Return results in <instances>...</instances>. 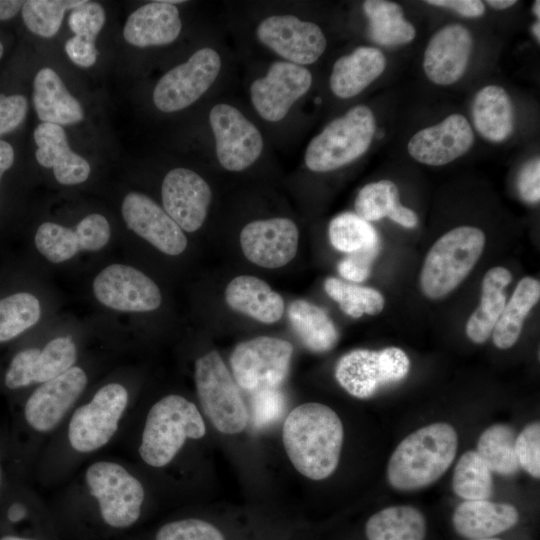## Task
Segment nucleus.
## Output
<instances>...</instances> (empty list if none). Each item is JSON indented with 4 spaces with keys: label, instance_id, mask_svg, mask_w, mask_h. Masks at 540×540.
<instances>
[{
    "label": "nucleus",
    "instance_id": "39448f33",
    "mask_svg": "<svg viewBox=\"0 0 540 540\" xmlns=\"http://www.w3.org/2000/svg\"><path fill=\"white\" fill-rule=\"evenodd\" d=\"M206 434L197 406L184 396L169 394L148 410L140 433L137 454L153 469H163L178 456L188 440Z\"/></svg>",
    "mask_w": 540,
    "mask_h": 540
},
{
    "label": "nucleus",
    "instance_id": "8fccbe9b",
    "mask_svg": "<svg viewBox=\"0 0 540 540\" xmlns=\"http://www.w3.org/2000/svg\"><path fill=\"white\" fill-rule=\"evenodd\" d=\"M517 189L520 197L529 203H536L540 199V159L532 158L525 163L517 178Z\"/></svg>",
    "mask_w": 540,
    "mask_h": 540
},
{
    "label": "nucleus",
    "instance_id": "0e129e2a",
    "mask_svg": "<svg viewBox=\"0 0 540 540\" xmlns=\"http://www.w3.org/2000/svg\"><path fill=\"white\" fill-rule=\"evenodd\" d=\"M477 540H501V539L492 537V538L477 539Z\"/></svg>",
    "mask_w": 540,
    "mask_h": 540
},
{
    "label": "nucleus",
    "instance_id": "e433bc0d",
    "mask_svg": "<svg viewBox=\"0 0 540 540\" xmlns=\"http://www.w3.org/2000/svg\"><path fill=\"white\" fill-rule=\"evenodd\" d=\"M42 316L38 297L16 292L0 299V343L11 341L36 325Z\"/></svg>",
    "mask_w": 540,
    "mask_h": 540
},
{
    "label": "nucleus",
    "instance_id": "680f3d73",
    "mask_svg": "<svg viewBox=\"0 0 540 540\" xmlns=\"http://www.w3.org/2000/svg\"><path fill=\"white\" fill-rule=\"evenodd\" d=\"M2 481H3V473H2V467H1V464H0V490H1V487H2Z\"/></svg>",
    "mask_w": 540,
    "mask_h": 540
},
{
    "label": "nucleus",
    "instance_id": "4c0bfd02",
    "mask_svg": "<svg viewBox=\"0 0 540 540\" xmlns=\"http://www.w3.org/2000/svg\"><path fill=\"white\" fill-rule=\"evenodd\" d=\"M328 235L332 246L347 254L380 247L376 229L370 222L351 212L333 218L328 227Z\"/></svg>",
    "mask_w": 540,
    "mask_h": 540
},
{
    "label": "nucleus",
    "instance_id": "6e6d98bb",
    "mask_svg": "<svg viewBox=\"0 0 540 540\" xmlns=\"http://www.w3.org/2000/svg\"><path fill=\"white\" fill-rule=\"evenodd\" d=\"M23 1L0 0V20L13 18L22 8Z\"/></svg>",
    "mask_w": 540,
    "mask_h": 540
},
{
    "label": "nucleus",
    "instance_id": "b1692460",
    "mask_svg": "<svg viewBox=\"0 0 540 540\" xmlns=\"http://www.w3.org/2000/svg\"><path fill=\"white\" fill-rule=\"evenodd\" d=\"M33 136L38 146L35 152L37 162L42 167L52 169L58 183L78 185L89 178V162L70 148L62 126L41 123L35 128Z\"/></svg>",
    "mask_w": 540,
    "mask_h": 540
},
{
    "label": "nucleus",
    "instance_id": "c9c22d12",
    "mask_svg": "<svg viewBox=\"0 0 540 540\" xmlns=\"http://www.w3.org/2000/svg\"><path fill=\"white\" fill-rule=\"evenodd\" d=\"M515 439V432L510 426L494 424L480 435L476 452L491 472L510 476L519 469Z\"/></svg>",
    "mask_w": 540,
    "mask_h": 540
},
{
    "label": "nucleus",
    "instance_id": "49530a36",
    "mask_svg": "<svg viewBox=\"0 0 540 540\" xmlns=\"http://www.w3.org/2000/svg\"><path fill=\"white\" fill-rule=\"evenodd\" d=\"M284 406V396L277 388L254 392L251 399L253 424L264 427L275 422L281 417Z\"/></svg>",
    "mask_w": 540,
    "mask_h": 540
},
{
    "label": "nucleus",
    "instance_id": "0eeeda50",
    "mask_svg": "<svg viewBox=\"0 0 540 540\" xmlns=\"http://www.w3.org/2000/svg\"><path fill=\"white\" fill-rule=\"evenodd\" d=\"M375 132L372 110L365 105L355 106L331 121L310 141L305 151V164L315 172L341 168L369 149Z\"/></svg>",
    "mask_w": 540,
    "mask_h": 540
},
{
    "label": "nucleus",
    "instance_id": "5701e85b",
    "mask_svg": "<svg viewBox=\"0 0 540 540\" xmlns=\"http://www.w3.org/2000/svg\"><path fill=\"white\" fill-rule=\"evenodd\" d=\"M473 49L470 31L459 24L439 29L424 52L423 69L428 79L441 86L451 85L464 75Z\"/></svg>",
    "mask_w": 540,
    "mask_h": 540
},
{
    "label": "nucleus",
    "instance_id": "4d7b16f0",
    "mask_svg": "<svg viewBox=\"0 0 540 540\" xmlns=\"http://www.w3.org/2000/svg\"><path fill=\"white\" fill-rule=\"evenodd\" d=\"M486 3L494 9L504 10L515 5L517 1L516 0H487Z\"/></svg>",
    "mask_w": 540,
    "mask_h": 540
},
{
    "label": "nucleus",
    "instance_id": "4468645a",
    "mask_svg": "<svg viewBox=\"0 0 540 540\" xmlns=\"http://www.w3.org/2000/svg\"><path fill=\"white\" fill-rule=\"evenodd\" d=\"M79 349L70 335H58L38 347L18 351L4 374L10 390L37 386L64 373L77 364Z\"/></svg>",
    "mask_w": 540,
    "mask_h": 540
},
{
    "label": "nucleus",
    "instance_id": "f704fd0d",
    "mask_svg": "<svg viewBox=\"0 0 540 540\" xmlns=\"http://www.w3.org/2000/svg\"><path fill=\"white\" fill-rule=\"evenodd\" d=\"M368 540H423L426 521L409 505L391 506L372 515L366 522Z\"/></svg>",
    "mask_w": 540,
    "mask_h": 540
},
{
    "label": "nucleus",
    "instance_id": "473e14b6",
    "mask_svg": "<svg viewBox=\"0 0 540 540\" xmlns=\"http://www.w3.org/2000/svg\"><path fill=\"white\" fill-rule=\"evenodd\" d=\"M368 18L370 39L382 46L392 47L411 42L415 27L405 19L401 6L387 0H367L363 3Z\"/></svg>",
    "mask_w": 540,
    "mask_h": 540
},
{
    "label": "nucleus",
    "instance_id": "79ce46f5",
    "mask_svg": "<svg viewBox=\"0 0 540 540\" xmlns=\"http://www.w3.org/2000/svg\"><path fill=\"white\" fill-rule=\"evenodd\" d=\"M399 205L398 188L390 180L365 185L355 199L356 214L368 222L389 218Z\"/></svg>",
    "mask_w": 540,
    "mask_h": 540
},
{
    "label": "nucleus",
    "instance_id": "603ef678",
    "mask_svg": "<svg viewBox=\"0 0 540 540\" xmlns=\"http://www.w3.org/2000/svg\"><path fill=\"white\" fill-rule=\"evenodd\" d=\"M427 4L444 7L469 18L480 17L485 13V5L479 0H428Z\"/></svg>",
    "mask_w": 540,
    "mask_h": 540
},
{
    "label": "nucleus",
    "instance_id": "7c9ffc66",
    "mask_svg": "<svg viewBox=\"0 0 540 540\" xmlns=\"http://www.w3.org/2000/svg\"><path fill=\"white\" fill-rule=\"evenodd\" d=\"M511 280L510 271L504 267H493L484 275L480 304L466 325V334L474 343H484L492 334L506 305L504 288Z\"/></svg>",
    "mask_w": 540,
    "mask_h": 540
},
{
    "label": "nucleus",
    "instance_id": "9d476101",
    "mask_svg": "<svg viewBox=\"0 0 540 540\" xmlns=\"http://www.w3.org/2000/svg\"><path fill=\"white\" fill-rule=\"evenodd\" d=\"M409 370V357L401 348L356 349L339 359L335 378L350 395L364 399L384 385L401 381Z\"/></svg>",
    "mask_w": 540,
    "mask_h": 540
},
{
    "label": "nucleus",
    "instance_id": "c03bdc74",
    "mask_svg": "<svg viewBox=\"0 0 540 540\" xmlns=\"http://www.w3.org/2000/svg\"><path fill=\"white\" fill-rule=\"evenodd\" d=\"M106 21L103 6L97 2L85 1L71 10L68 25L75 36L95 42Z\"/></svg>",
    "mask_w": 540,
    "mask_h": 540
},
{
    "label": "nucleus",
    "instance_id": "c756f323",
    "mask_svg": "<svg viewBox=\"0 0 540 540\" xmlns=\"http://www.w3.org/2000/svg\"><path fill=\"white\" fill-rule=\"evenodd\" d=\"M472 116L477 132L490 142H503L513 132L514 107L501 86L487 85L477 92Z\"/></svg>",
    "mask_w": 540,
    "mask_h": 540
},
{
    "label": "nucleus",
    "instance_id": "4be33fe9",
    "mask_svg": "<svg viewBox=\"0 0 540 540\" xmlns=\"http://www.w3.org/2000/svg\"><path fill=\"white\" fill-rule=\"evenodd\" d=\"M474 133L461 114H451L443 121L416 132L408 142L411 157L429 166L448 164L464 155L473 145Z\"/></svg>",
    "mask_w": 540,
    "mask_h": 540
},
{
    "label": "nucleus",
    "instance_id": "7ed1b4c3",
    "mask_svg": "<svg viewBox=\"0 0 540 540\" xmlns=\"http://www.w3.org/2000/svg\"><path fill=\"white\" fill-rule=\"evenodd\" d=\"M343 424L321 403H305L286 417L282 440L289 460L303 476L323 480L337 468L343 445Z\"/></svg>",
    "mask_w": 540,
    "mask_h": 540
},
{
    "label": "nucleus",
    "instance_id": "a878e982",
    "mask_svg": "<svg viewBox=\"0 0 540 540\" xmlns=\"http://www.w3.org/2000/svg\"><path fill=\"white\" fill-rule=\"evenodd\" d=\"M33 105L42 123L72 125L81 122L85 113L80 102L69 92L61 77L49 67L34 77Z\"/></svg>",
    "mask_w": 540,
    "mask_h": 540
},
{
    "label": "nucleus",
    "instance_id": "a211bd4d",
    "mask_svg": "<svg viewBox=\"0 0 540 540\" xmlns=\"http://www.w3.org/2000/svg\"><path fill=\"white\" fill-rule=\"evenodd\" d=\"M312 75L304 66L287 61L274 62L265 76L250 87L251 101L266 121L278 122L311 87Z\"/></svg>",
    "mask_w": 540,
    "mask_h": 540
},
{
    "label": "nucleus",
    "instance_id": "3c124183",
    "mask_svg": "<svg viewBox=\"0 0 540 540\" xmlns=\"http://www.w3.org/2000/svg\"><path fill=\"white\" fill-rule=\"evenodd\" d=\"M64 49L69 59L79 67L89 68L97 60L98 51L95 42L84 38L74 35L66 41Z\"/></svg>",
    "mask_w": 540,
    "mask_h": 540
},
{
    "label": "nucleus",
    "instance_id": "72a5a7b5",
    "mask_svg": "<svg viewBox=\"0 0 540 540\" xmlns=\"http://www.w3.org/2000/svg\"><path fill=\"white\" fill-rule=\"evenodd\" d=\"M288 317L302 343L313 352L331 350L338 341V331L320 307L306 300H295L288 308Z\"/></svg>",
    "mask_w": 540,
    "mask_h": 540
},
{
    "label": "nucleus",
    "instance_id": "2f4dec72",
    "mask_svg": "<svg viewBox=\"0 0 540 540\" xmlns=\"http://www.w3.org/2000/svg\"><path fill=\"white\" fill-rule=\"evenodd\" d=\"M539 298V281L532 277L522 278L492 331L493 343L496 347L508 349L517 342L524 320Z\"/></svg>",
    "mask_w": 540,
    "mask_h": 540
},
{
    "label": "nucleus",
    "instance_id": "f257e3e1",
    "mask_svg": "<svg viewBox=\"0 0 540 540\" xmlns=\"http://www.w3.org/2000/svg\"><path fill=\"white\" fill-rule=\"evenodd\" d=\"M131 402V391L121 380L107 381L80 400L43 448V482L62 479L109 445L124 427Z\"/></svg>",
    "mask_w": 540,
    "mask_h": 540
},
{
    "label": "nucleus",
    "instance_id": "f8f14e48",
    "mask_svg": "<svg viewBox=\"0 0 540 540\" xmlns=\"http://www.w3.org/2000/svg\"><path fill=\"white\" fill-rule=\"evenodd\" d=\"M220 69L221 58L214 49L197 50L158 80L153 91L154 105L166 113L187 108L212 86Z\"/></svg>",
    "mask_w": 540,
    "mask_h": 540
},
{
    "label": "nucleus",
    "instance_id": "6ab92c4d",
    "mask_svg": "<svg viewBox=\"0 0 540 540\" xmlns=\"http://www.w3.org/2000/svg\"><path fill=\"white\" fill-rule=\"evenodd\" d=\"M121 215L131 231L160 252L177 256L185 251L188 241L184 231L149 196L136 191L126 194L121 204Z\"/></svg>",
    "mask_w": 540,
    "mask_h": 540
},
{
    "label": "nucleus",
    "instance_id": "58836bf2",
    "mask_svg": "<svg viewBox=\"0 0 540 540\" xmlns=\"http://www.w3.org/2000/svg\"><path fill=\"white\" fill-rule=\"evenodd\" d=\"M452 487L465 501L486 500L491 495V471L476 451H467L460 457L454 469Z\"/></svg>",
    "mask_w": 540,
    "mask_h": 540
},
{
    "label": "nucleus",
    "instance_id": "393cba45",
    "mask_svg": "<svg viewBox=\"0 0 540 540\" xmlns=\"http://www.w3.org/2000/svg\"><path fill=\"white\" fill-rule=\"evenodd\" d=\"M182 29L178 8L164 1L149 2L127 18L123 37L129 44L146 48L174 42Z\"/></svg>",
    "mask_w": 540,
    "mask_h": 540
},
{
    "label": "nucleus",
    "instance_id": "ddd939ff",
    "mask_svg": "<svg viewBox=\"0 0 540 540\" xmlns=\"http://www.w3.org/2000/svg\"><path fill=\"white\" fill-rule=\"evenodd\" d=\"M95 299L104 307L124 313H145L159 308L158 285L141 270L113 263L97 273L92 282Z\"/></svg>",
    "mask_w": 540,
    "mask_h": 540
},
{
    "label": "nucleus",
    "instance_id": "9b49d317",
    "mask_svg": "<svg viewBox=\"0 0 540 540\" xmlns=\"http://www.w3.org/2000/svg\"><path fill=\"white\" fill-rule=\"evenodd\" d=\"M292 354V344L280 338L259 336L241 342L230 356L234 380L252 393L278 388L288 374Z\"/></svg>",
    "mask_w": 540,
    "mask_h": 540
},
{
    "label": "nucleus",
    "instance_id": "cd10ccee",
    "mask_svg": "<svg viewBox=\"0 0 540 540\" xmlns=\"http://www.w3.org/2000/svg\"><path fill=\"white\" fill-rule=\"evenodd\" d=\"M518 520L519 513L514 506L487 499L464 501L452 517L455 530L475 540L492 538L512 528Z\"/></svg>",
    "mask_w": 540,
    "mask_h": 540
},
{
    "label": "nucleus",
    "instance_id": "13d9d810",
    "mask_svg": "<svg viewBox=\"0 0 540 540\" xmlns=\"http://www.w3.org/2000/svg\"><path fill=\"white\" fill-rule=\"evenodd\" d=\"M0 540H37L31 537L20 536V535H4L0 537Z\"/></svg>",
    "mask_w": 540,
    "mask_h": 540
},
{
    "label": "nucleus",
    "instance_id": "6e6552de",
    "mask_svg": "<svg viewBox=\"0 0 540 540\" xmlns=\"http://www.w3.org/2000/svg\"><path fill=\"white\" fill-rule=\"evenodd\" d=\"M194 380L201 408L214 427L224 434L242 432L248 411L218 352L210 351L195 361Z\"/></svg>",
    "mask_w": 540,
    "mask_h": 540
},
{
    "label": "nucleus",
    "instance_id": "5fc2aeb1",
    "mask_svg": "<svg viewBox=\"0 0 540 540\" xmlns=\"http://www.w3.org/2000/svg\"><path fill=\"white\" fill-rule=\"evenodd\" d=\"M13 162V147L8 142L0 140V180L4 172L12 167Z\"/></svg>",
    "mask_w": 540,
    "mask_h": 540
},
{
    "label": "nucleus",
    "instance_id": "412c9836",
    "mask_svg": "<svg viewBox=\"0 0 540 540\" xmlns=\"http://www.w3.org/2000/svg\"><path fill=\"white\" fill-rule=\"evenodd\" d=\"M299 231L288 218H271L248 223L240 233L245 257L264 268H279L296 255Z\"/></svg>",
    "mask_w": 540,
    "mask_h": 540
},
{
    "label": "nucleus",
    "instance_id": "a19ab883",
    "mask_svg": "<svg viewBox=\"0 0 540 540\" xmlns=\"http://www.w3.org/2000/svg\"><path fill=\"white\" fill-rule=\"evenodd\" d=\"M85 0H28L21 13L25 26L33 34L51 38L57 34L66 11L73 10Z\"/></svg>",
    "mask_w": 540,
    "mask_h": 540
},
{
    "label": "nucleus",
    "instance_id": "2eb2a0df",
    "mask_svg": "<svg viewBox=\"0 0 540 540\" xmlns=\"http://www.w3.org/2000/svg\"><path fill=\"white\" fill-rule=\"evenodd\" d=\"M219 163L229 171L251 166L263 151V138L257 127L237 108L215 105L209 113Z\"/></svg>",
    "mask_w": 540,
    "mask_h": 540
},
{
    "label": "nucleus",
    "instance_id": "bb28decb",
    "mask_svg": "<svg viewBox=\"0 0 540 540\" xmlns=\"http://www.w3.org/2000/svg\"><path fill=\"white\" fill-rule=\"evenodd\" d=\"M386 68L383 52L375 47L360 46L336 60L330 75V88L339 98H352L375 81Z\"/></svg>",
    "mask_w": 540,
    "mask_h": 540
},
{
    "label": "nucleus",
    "instance_id": "ea45409f",
    "mask_svg": "<svg viewBox=\"0 0 540 540\" xmlns=\"http://www.w3.org/2000/svg\"><path fill=\"white\" fill-rule=\"evenodd\" d=\"M324 288L341 310L353 318L377 315L383 310L384 297L376 289L348 284L334 277L326 279Z\"/></svg>",
    "mask_w": 540,
    "mask_h": 540
},
{
    "label": "nucleus",
    "instance_id": "dca6fc26",
    "mask_svg": "<svg viewBox=\"0 0 540 540\" xmlns=\"http://www.w3.org/2000/svg\"><path fill=\"white\" fill-rule=\"evenodd\" d=\"M111 238L108 219L100 213H90L74 227L46 221L36 230L34 243L37 251L49 262L60 264L73 259L80 252L100 251Z\"/></svg>",
    "mask_w": 540,
    "mask_h": 540
},
{
    "label": "nucleus",
    "instance_id": "aec40b11",
    "mask_svg": "<svg viewBox=\"0 0 540 540\" xmlns=\"http://www.w3.org/2000/svg\"><path fill=\"white\" fill-rule=\"evenodd\" d=\"M161 196L164 210L178 226L183 231L195 232L207 217L212 191L195 171L175 168L165 175Z\"/></svg>",
    "mask_w": 540,
    "mask_h": 540
},
{
    "label": "nucleus",
    "instance_id": "09e8293b",
    "mask_svg": "<svg viewBox=\"0 0 540 540\" xmlns=\"http://www.w3.org/2000/svg\"><path fill=\"white\" fill-rule=\"evenodd\" d=\"M28 111L27 99L20 94H0V136L16 129Z\"/></svg>",
    "mask_w": 540,
    "mask_h": 540
},
{
    "label": "nucleus",
    "instance_id": "864d4df0",
    "mask_svg": "<svg viewBox=\"0 0 540 540\" xmlns=\"http://www.w3.org/2000/svg\"><path fill=\"white\" fill-rule=\"evenodd\" d=\"M389 218L405 228H414L418 224L417 214L401 204L393 211Z\"/></svg>",
    "mask_w": 540,
    "mask_h": 540
},
{
    "label": "nucleus",
    "instance_id": "bf43d9fd",
    "mask_svg": "<svg viewBox=\"0 0 540 540\" xmlns=\"http://www.w3.org/2000/svg\"><path fill=\"white\" fill-rule=\"evenodd\" d=\"M532 31H533V34L536 37L537 41L539 42L540 41V22H539V20H537L533 24Z\"/></svg>",
    "mask_w": 540,
    "mask_h": 540
},
{
    "label": "nucleus",
    "instance_id": "f03ea898",
    "mask_svg": "<svg viewBox=\"0 0 540 540\" xmlns=\"http://www.w3.org/2000/svg\"><path fill=\"white\" fill-rule=\"evenodd\" d=\"M65 495L87 503L101 523L113 530L135 525L146 500L141 479L125 462L112 458H99L86 465Z\"/></svg>",
    "mask_w": 540,
    "mask_h": 540
},
{
    "label": "nucleus",
    "instance_id": "052dcab7",
    "mask_svg": "<svg viewBox=\"0 0 540 540\" xmlns=\"http://www.w3.org/2000/svg\"><path fill=\"white\" fill-rule=\"evenodd\" d=\"M533 12L534 14L537 16V18L539 19L540 17V1H535L534 4H533Z\"/></svg>",
    "mask_w": 540,
    "mask_h": 540
},
{
    "label": "nucleus",
    "instance_id": "f3484780",
    "mask_svg": "<svg viewBox=\"0 0 540 540\" xmlns=\"http://www.w3.org/2000/svg\"><path fill=\"white\" fill-rule=\"evenodd\" d=\"M259 41L286 59L300 66L312 64L324 53L327 40L313 22L293 15H273L260 22L256 29Z\"/></svg>",
    "mask_w": 540,
    "mask_h": 540
},
{
    "label": "nucleus",
    "instance_id": "1a4fd4ad",
    "mask_svg": "<svg viewBox=\"0 0 540 540\" xmlns=\"http://www.w3.org/2000/svg\"><path fill=\"white\" fill-rule=\"evenodd\" d=\"M88 385L87 370L76 364L59 376L35 386L22 408L26 428L43 443L50 439L82 399Z\"/></svg>",
    "mask_w": 540,
    "mask_h": 540
},
{
    "label": "nucleus",
    "instance_id": "e2e57ef3",
    "mask_svg": "<svg viewBox=\"0 0 540 540\" xmlns=\"http://www.w3.org/2000/svg\"><path fill=\"white\" fill-rule=\"evenodd\" d=\"M2 55H3V45L0 42V58L2 57Z\"/></svg>",
    "mask_w": 540,
    "mask_h": 540
},
{
    "label": "nucleus",
    "instance_id": "de8ad7c7",
    "mask_svg": "<svg viewBox=\"0 0 540 540\" xmlns=\"http://www.w3.org/2000/svg\"><path fill=\"white\" fill-rule=\"evenodd\" d=\"M379 250L380 247L348 254L338 264L339 274L343 278L354 282L366 280L370 274L371 264Z\"/></svg>",
    "mask_w": 540,
    "mask_h": 540
},
{
    "label": "nucleus",
    "instance_id": "37998d69",
    "mask_svg": "<svg viewBox=\"0 0 540 540\" xmlns=\"http://www.w3.org/2000/svg\"><path fill=\"white\" fill-rule=\"evenodd\" d=\"M154 540H225L213 524L199 518L173 520L162 525Z\"/></svg>",
    "mask_w": 540,
    "mask_h": 540
},
{
    "label": "nucleus",
    "instance_id": "a18cd8bd",
    "mask_svg": "<svg viewBox=\"0 0 540 540\" xmlns=\"http://www.w3.org/2000/svg\"><path fill=\"white\" fill-rule=\"evenodd\" d=\"M515 455L519 466L534 478L540 477V424L527 425L515 439Z\"/></svg>",
    "mask_w": 540,
    "mask_h": 540
},
{
    "label": "nucleus",
    "instance_id": "423d86ee",
    "mask_svg": "<svg viewBox=\"0 0 540 540\" xmlns=\"http://www.w3.org/2000/svg\"><path fill=\"white\" fill-rule=\"evenodd\" d=\"M485 234L477 227H456L430 248L420 275L423 294L441 299L451 293L471 272L485 246Z\"/></svg>",
    "mask_w": 540,
    "mask_h": 540
},
{
    "label": "nucleus",
    "instance_id": "c85d7f7f",
    "mask_svg": "<svg viewBox=\"0 0 540 540\" xmlns=\"http://www.w3.org/2000/svg\"><path fill=\"white\" fill-rule=\"evenodd\" d=\"M225 300L233 310L262 323H274L284 313L281 295L263 280L249 275L235 277L226 287Z\"/></svg>",
    "mask_w": 540,
    "mask_h": 540
},
{
    "label": "nucleus",
    "instance_id": "20e7f679",
    "mask_svg": "<svg viewBox=\"0 0 540 540\" xmlns=\"http://www.w3.org/2000/svg\"><path fill=\"white\" fill-rule=\"evenodd\" d=\"M457 433L448 423L424 426L405 437L387 467L390 485L400 491L417 490L437 481L457 452Z\"/></svg>",
    "mask_w": 540,
    "mask_h": 540
}]
</instances>
